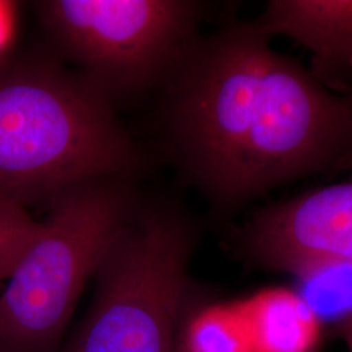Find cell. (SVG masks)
<instances>
[{
  "label": "cell",
  "instance_id": "obj_4",
  "mask_svg": "<svg viewBox=\"0 0 352 352\" xmlns=\"http://www.w3.org/2000/svg\"><path fill=\"white\" fill-rule=\"evenodd\" d=\"M196 241L183 209L141 204L101 265L90 311L65 352H175Z\"/></svg>",
  "mask_w": 352,
  "mask_h": 352
},
{
  "label": "cell",
  "instance_id": "obj_2",
  "mask_svg": "<svg viewBox=\"0 0 352 352\" xmlns=\"http://www.w3.org/2000/svg\"><path fill=\"white\" fill-rule=\"evenodd\" d=\"M144 158L116 107L46 46L0 62V197L24 208Z\"/></svg>",
  "mask_w": 352,
  "mask_h": 352
},
{
  "label": "cell",
  "instance_id": "obj_8",
  "mask_svg": "<svg viewBox=\"0 0 352 352\" xmlns=\"http://www.w3.org/2000/svg\"><path fill=\"white\" fill-rule=\"evenodd\" d=\"M260 352H317L322 320L302 295L267 289L240 304Z\"/></svg>",
  "mask_w": 352,
  "mask_h": 352
},
{
  "label": "cell",
  "instance_id": "obj_3",
  "mask_svg": "<svg viewBox=\"0 0 352 352\" xmlns=\"http://www.w3.org/2000/svg\"><path fill=\"white\" fill-rule=\"evenodd\" d=\"M131 177L65 189L0 295V352H52L89 279L139 210Z\"/></svg>",
  "mask_w": 352,
  "mask_h": 352
},
{
  "label": "cell",
  "instance_id": "obj_1",
  "mask_svg": "<svg viewBox=\"0 0 352 352\" xmlns=\"http://www.w3.org/2000/svg\"><path fill=\"white\" fill-rule=\"evenodd\" d=\"M161 91L174 162L221 210L337 171L351 148L350 102L274 50L254 23L200 36Z\"/></svg>",
  "mask_w": 352,
  "mask_h": 352
},
{
  "label": "cell",
  "instance_id": "obj_7",
  "mask_svg": "<svg viewBox=\"0 0 352 352\" xmlns=\"http://www.w3.org/2000/svg\"><path fill=\"white\" fill-rule=\"evenodd\" d=\"M273 38L286 36L312 52L309 69L327 90L352 91V0H273L253 21Z\"/></svg>",
  "mask_w": 352,
  "mask_h": 352
},
{
  "label": "cell",
  "instance_id": "obj_9",
  "mask_svg": "<svg viewBox=\"0 0 352 352\" xmlns=\"http://www.w3.org/2000/svg\"><path fill=\"white\" fill-rule=\"evenodd\" d=\"M41 226L26 208L0 197V282L12 274Z\"/></svg>",
  "mask_w": 352,
  "mask_h": 352
},
{
  "label": "cell",
  "instance_id": "obj_12",
  "mask_svg": "<svg viewBox=\"0 0 352 352\" xmlns=\"http://www.w3.org/2000/svg\"><path fill=\"white\" fill-rule=\"evenodd\" d=\"M346 98H347V101L350 102L352 109V91L349 96H346ZM350 168H352V144L351 148L349 149L347 154L344 155V158L342 160V162H340V166H338L337 171H344V170H350Z\"/></svg>",
  "mask_w": 352,
  "mask_h": 352
},
{
  "label": "cell",
  "instance_id": "obj_11",
  "mask_svg": "<svg viewBox=\"0 0 352 352\" xmlns=\"http://www.w3.org/2000/svg\"><path fill=\"white\" fill-rule=\"evenodd\" d=\"M340 330L347 350L352 352V314L340 321Z\"/></svg>",
  "mask_w": 352,
  "mask_h": 352
},
{
  "label": "cell",
  "instance_id": "obj_5",
  "mask_svg": "<svg viewBox=\"0 0 352 352\" xmlns=\"http://www.w3.org/2000/svg\"><path fill=\"white\" fill-rule=\"evenodd\" d=\"M47 47L115 107L162 90L200 37L192 0H42Z\"/></svg>",
  "mask_w": 352,
  "mask_h": 352
},
{
  "label": "cell",
  "instance_id": "obj_6",
  "mask_svg": "<svg viewBox=\"0 0 352 352\" xmlns=\"http://www.w3.org/2000/svg\"><path fill=\"white\" fill-rule=\"evenodd\" d=\"M253 264L296 278L352 265V177L258 210L236 235Z\"/></svg>",
  "mask_w": 352,
  "mask_h": 352
},
{
  "label": "cell",
  "instance_id": "obj_13",
  "mask_svg": "<svg viewBox=\"0 0 352 352\" xmlns=\"http://www.w3.org/2000/svg\"><path fill=\"white\" fill-rule=\"evenodd\" d=\"M175 352H193L192 350H189L188 347H186L180 340H177L176 342Z\"/></svg>",
  "mask_w": 352,
  "mask_h": 352
},
{
  "label": "cell",
  "instance_id": "obj_10",
  "mask_svg": "<svg viewBox=\"0 0 352 352\" xmlns=\"http://www.w3.org/2000/svg\"><path fill=\"white\" fill-rule=\"evenodd\" d=\"M13 6L0 3V62L7 56V46L12 34Z\"/></svg>",
  "mask_w": 352,
  "mask_h": 352
}]
</instances>
